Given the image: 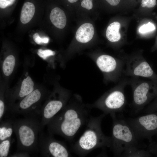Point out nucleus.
I'll return each mask as SVG.
<instances>
[{
  "label": "nucleus",
  "instance_id": "obj_1",
  "mask_svg": "<svg viewBox=\"0 0 157 157\" xmlns=\"http://www.w3.org/2000/svg\"><path fill=\"white\" fill-rule=\"evenodd\" d=\"M90 107L81 104L65 106L47 124L48 133L60 135L68 141H72L90 117Z\"/></svg>",
  "mask_w": 157,
  "mask_h": 157
},
{
  "label": "nucleus",
  "instance_id": "obj_2",
  "mask_svg": "<svg viewBox=\"0 0 157 157\" xmlns=\"http://www.w3.org/2000/svg\"><path fill=\"white\" fill-rule=\"evenodd\" d=\"M106 115L103 113L97 117H90L85 131L72 147L75 154L84 157L97 148L110 147L111 137L105 135L101 128L102 120Z\"/></svg>",
  "mask_w": 157,
  "mask_h": 157
},
{
  "label": "nucleus",
  "instance_id": "obj_3",
  "mask_svg": "<svg viewBox=\"0 0 157 157\" xmlns=\"http://www.w3.org/2000/svg\"><path fill=\"white\" fill-rule=\"evenodd\" d=\"M14 132L17 139V152L30 154L39 151L38 140L43 129L38 118H13Z\"/></svg>",
  "mask_w": 157,
  "mask_h": 157
},
{
  "label": "nucleus",
  "instance_id": "obj_4",
  "mask_svg": "<svg viewBox=\"0 0 157 157\" xmlns=\"http://www.w3.org/2000/svg\"><path fill=\"white\" fill-rule=\"evenodd\" d=\"M113 120L112 135L110 147L115 157H120L126 149L133 147L142 148L140 141L136 138L125 119L118 118L116 113L110 114Z\"/></svg>",
  "mask_w": 157,
  "mask_h": 157
},
{
  "label": "nucleus",
  "instance_id": "obj_5",
  "mask_svg": "<svg viewBox=\"0 0 157 157\" xmlns=\"http://www.w3.org/2000/svg\"><path fill=\"white\" fill-rule=\"evenodd\" d=\"M125 119L136 138L140 141L145 139L151 140L152 135L157 131V115L156 114L150 113Z\"/></svg>",
  "mask_w": 157,
  "mask_h": 157
},
{
  "label": "nucleus",
  "instance_id": "obj_6",
  "mask_svg": "<svg viewBox=\"0 0 157 157\" xmlns=\"http://www.w3.org/2000/svg\"><path fill=\"white\" fill-rule=\"evenodd\" d=\"M126 103L124 90L121 88L105 94L93 106L101 110L106 115L123 111Z\"/></svg>",
  "mask_w": 157,
  "mask_h": 157
},
{
  "label": "nucleus",
  "instance_id": "obj_7",
  "mask_svg": "<svg viewBox=\"0 0 157 157\" xmlns=\"http://www.w3.org/2000/svg\"><path fill=\"white\" fill-rule=\"evenodd\" d=\"M48 133H45L42 129L39 136V151L42 157H69L71 154L66 144L53 138Z\"/></svg>",
  "mask_w": 157,
  "mask_h": 157
},
{
  "label": "nucleus",
  "instance_id": "obj_8",
  "mask_svg": "<svg viewBox=\"0 0 157 157\" xmlns=\"http://www.w3.org/2000/svg\"><path fill=\"white\" fill-rule=\"evenodd\" d=\"M65 101L61 99L50 100L41 109L40 121L42 128L47 125L65 106Z\"/></svg>",
  "mask_w": 157,
  "mask_h": 157
},
{
  "label": "nucleus",
  "instance_id": "obj_9",
  "mask_svg": "<svg viewBox=\"0 0 157 157\" xmlns=\"http://www.w3.org/2000/svg\"><path fill=\"white\" fill-rule=\"evenodd\" d=\"M96 63L101 71L106 73L114 71L117 65L116 60L107 55H102L99 56L97 60Z\"/></svg>",
  "mask_w": 157,
  "mask_h": 157
},
{
  "label": "nucleus",
  "instance_id": "obj_10",
  "mask_svg": "<svg viewBox=\"0 0 157 157\" xmlns=\"http://www.w3.org/2000/svg\"><path fill=\"white\" fill-rule=\"evenodd\" d=\"M94 32V28L92 24L84 23L77 30L75 35L76 39L80 42H88L92 38Z\"/></svg>",
  "mask_w": 157,
  "mask_h": 157
},
{
  "label": "nucleus",
  "instance_id": "obj_11",
  "mask_svg": "<svg viewBox=\"0 0 157 157\" xmlns=\"http://www.w3.org/2000/svg\"><path fill=\"white\" fill-rule=\"evenodd\" d=\"M131 73L135 76L148 78L153 74V71L149 64L144 60L133 64Z\"/></svg>",
  "mask_w": 157,
  "mask_h": 157
},
{
  "label": "nucleus",
  "instance_id": "obj_12",
  "mask_svg": "<svg viewBox=\"0 0 157 157\" xmlns=\"http://www.w3.org/2000/svg\"><path fill=\"white\" fill-rule=\"evenodd\" d=\"M52 23L57 28H64L66 26V17L64 12L60 8L56 7L53 9L50 15Z\"/></svg>",
  "mask_w": 157,
  "mask_h": 157
},
{
  "label": "nucleus",
  "instance_id": "obj_13",
  "mask_svg": "<svg viewBox=\"0 0 157 157\" xmlns=\"http://www.w3.org/2000/svg\"><path fill=\"white\" fill-rule=\"evenodd\" d=\"M0 142L10 138L14 132L13 118L8 117L0 122Z\"/></svg>",
  "mask_w": 157,
  "mask_h": 157
},
{
  "label": "nucleus",
  "instance_id": "obj_14",
  "mask_svg": "<svg viewBox=\"0 0 157 157\" xmlns=\"http://www.w3.org/2000/svg\"><path fill=\"white\" fill-rule=\"evenodd\" d=\"M120 26V23L117 22H113L108 26L106 31V36L109 41L116 42L120 39L121 35L119 32Z\"/></svg>",
  "mask_w": 157,
  "mask_h": 157
},
{
  "label": "nucleus",
  "instance_id": "obj_15",
  "mask_svg": "<svg viewBox=\"0 0 157 157\" xmlns=\"http://www.w3.org/2000/svg\"><path fill=\"white\" fill-rule=\"evenodd\" d=\"M35 8L34 4L30 2L24 3L22 8L20 19L24 24L29 22L33 17L35 13Z\"/></svg>",
  "mask_w": 157,
  "mask_h": 157
},
{
  "label": "nucleus",
  "instance_id": "obj_16",
  "mask_svg": "<svg viewBox=\"0 0 157 157\" xmlns=\"http://www.w3.org/2000/svg\"><path fill=\"white\" fill-rule=\"evenodd\" d=\"M34 83L31 78L27 76L23 81L18 94L20 98L25 97L34 90Z\"/></svg>",
  "mask_w": 157,
  "mask_h": 157
},
{
  "label": "nucleus",
  "instance_id": "obj_17",
  "mask_svg": "<svg viewBox=\"0 0 157 157\" xmlns=\"http://www.w3.org/2000/svg\"><path fill=\"white\" fill-rule=\"evenodd\" d=\"M150 155L149 151L137 147L129 148L124 151L120 157H144Z\"/></svg>",
  "mask_w": 157,
  "mask_h": 157
},
{
  "label": "nucleus",
  "instance_id": "obj_18",
  "mask_svg": "<svg viewBox=\"0 0 157 157\" xmlns=\"http://www.w3.org/2000/svg\"><path fill=\"white\" fill-rule=\"evenodd\" d=\"M15 60L13 55L8 56L4 60L3 65L2 69L4 74L6 76L10 75L14 69Z\"/></svg>",
  "mask_w": 157,
  "mask_h": 157
},
{
  "label": "nucleus",
  "instance_id": "obj_19",
  "mask_svg": "<svg viewBox=\"0 0 157 157\" xmlns=\"http://www.w3.org/2000/svg\"><path fill=\"white\" fill-rule=\"evenodd\" d=\"M10 145V138L0 142V157H6L8 156Z\"/></svg>",
  "mask_w": 157,
  "mask_h": 157
},
{
  "label": "nucleus",
  "instance_id": "obj_20",
  "mask_svg": "<svg viewBox=\"0 0 157 157\" xmlns=\"http://www.w3.org/2000/svg\"><path fill=\"white\" fill-rule=\"evenodd\" d=\"M155 27L154 24L149 22L147 24L141 26L139 29V32L142 34L147 33L154 31Z\"/></svg>",
  "mask_w": 157,
  "mask_h": 157
},
{
  "label": "nucleus",
  "instance_id": "obj_21",
  "mask_svg": "<svg viewBox=\"0 0 157 157\" xmlns=\"http://www.w3.org/2000/svg\"><path fill=\"white\" fill-rule=\"evenodd\" d=\"M37 54L40 57L45 60L50 56H53L55 54V52L49 49L43 50L41 49H39Z\"/></svg>",
  "mask_w": 157,
  "mask_h": 157
},
{
  "label": "nucleus",
  "instance_id": "obj_22",
  "mask_svg": "<svg viewBox=\"0 0 157 157\" xmlns=\"http://www.w3.org/2000/svg\"><path fill=\"white\" fill-rule=\"evenodd\" d=\"M33 38L34 41L39 44L47 43L49 41L48 37H45L41 38L38 33H36L33 35Z\"/></svg>",
  "mask_w": 157,
  "mask_h": 157
},
{
  "label": "nucleus",
  "instance_id": "obj_23",
  "mask_svg": "<svg viewBox=\"0 0 157 157\" xmlns=\"http://www.w3.org/2000/svg\"><path fill=\"white\" fill-rule=\"evenodd\" d=\"M156 0H141L140 5L143 8H151L156 5Z\"/></svg>",
  "mask_w": 157,
  "mask_h": 157
},
{
  "label": "nucleus",
  "instance_id": "obj_24",
  "mask_svg": "<svg viewBox=\"0 0 157 157\" xmlns=\"http://www.w3.org/2000/svg\"><path fill=\"white\" fill-rule=\"evenodd\" d=\"M92 0H82L81 5V6L88 10H90L93 7Z\"/></svg>",
  "mask_w": 157,
  "mask_h": 157
},
{
  "label": "nucleus",
  "instance_id": "obj_25",
  "mask_svg": "<svg viewBox=\"0 0 157 157\" xmlns=\"http://www.w3.org/2000/svg\"><path fill=\"white\" fill-rule=\"evenodd\" d=\"M15 0H0V7L4 8L13 4Z\"/></svg>",
  "mask_w": 157,
  "mask_h": 157
},
{
  "label": "nucleus",
  "instance_id": "obj_26",
  "mask_svg": "<svg viewBox=\"0 0 157 157\" xmlns=\"http://www.w3.org/2000/svg\"><path fill=\"white\" fill-rule=\"evenodd\" d=\"M110 5L113 6H116L119 5L122 0H105Z\"/></svg>",
  "mask_w": 157,
  "mask_h": 157
},
{
  "label": "nucleus",
  "instance_id": "obj_27",
  "mask_svg": "<svg viewBox=\"0 0 157 157\" xmlns=\"http://www.w3.org/2000/svg\"><path fill=\"white\" fill-rule=\"evenodd\" d=\"M10 157H27L30 156V154L24 153L20 152H16L14 154L12 155Z\"/></svg>",
  "mask_w": 157,
  "mask_h": 157
},
{
  "label": "nucleus",
  "instance_id": "obj_28",
  "mask_svg": "<svg viewBox=\"0 0 157 157\" xmlns=\"http://www.w3.org/2000/svg\"><path fill=\"white\" fill-rule=\"evenodd\" d=\"M70 3H73L76 2L78 0H67Z\"/></svg>",
  "mask_w": 157,
  "mask_h": 157
}]
</instances>
